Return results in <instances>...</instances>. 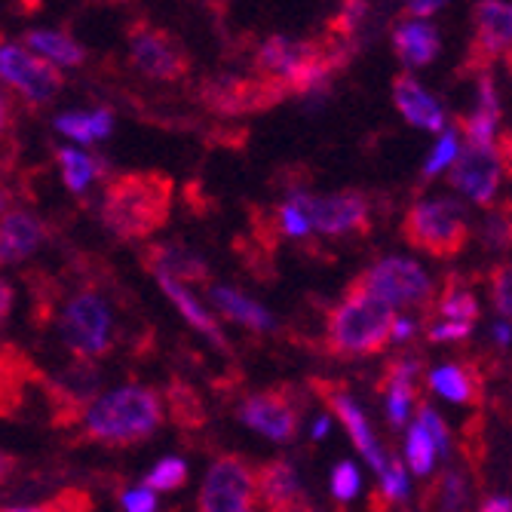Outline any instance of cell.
Returning <instances> with one entry per match:
<instances>
[{
	"label": "cell",
	"instance_id": "obj_1",
	"mask_svg": "<svg viewBox=\"0 0 512 512\" xmlns=\"http://www.w3.org/2000/svg\"><path fill=\"white\" fill-rule=\"evenodd\" d=\"M175 181L166 172L117 175L102 203V221L117 240H148L169 221Z\"/></svg>",
	"mask_w": 512,
	"mask_h": 512
},
{
	"label": "cell",
	"instance_id": "obj_2",
	"mask_svg": "<svg viewBox=\"0 0 512 512\" xmlns=\"http://www.w3.org/2000/svg\"><path fill=\"white\" fill-rule=\"evenodd\" d=\"M393 307L381 298L362 292L356 283L347 286V298L325 316V347L332 356L359 359L375 356L390 344L393 332Z\"/></svg>",
	"mask_w": 512,
	"mask_h": 512
},
{
	"label": "cell",
	"instance_id": "obj_3",
	"mask_svg": "<svg viewBox=\"0 0 512 512\" xmlns=\"http://www.w3.org/2000/svg\"><path fill=\"white\" fill-rule=\"evenodd\" d=\"M163 424V402L148 387H120L96 399L86 411L83 442L135 445L145 442Z\"/></svg>",
	"mask_w": 512,
	"mask_h": 512
},
{
	"label": "cell",
	"instance_id": "obj_4",
	"mask_svg": "<svg viewBox=\"0 0 512 512\" xmlns=\"http://www.w3.org/2000/svg\"><path fill=\"white\" fill-rule=\"evenodd\" d=\"M402 237L408 246L421 249L439 261L457 258L467 249L473 227L457 200H424L414 203L402 221Z\"/></svg>",
	"mask_w": 512,
	"mask_h": 512
},
{
	"label": "cell",
	"instance_id": "obj_5",
	"mask_svg": "<svg viewBox=\"0 0 512 512\" xmlns=\"http://www.w3.org/2000/svg\"><path fill=\"white\" fill-rule=\"evenodd\" d=\"M59 329L65 347L83 362L99 359L111 350V310L92 292H77L65 304Z\"/></svg>",
	"mask_w": 512,
	"mask_h": 512
},
{
	"label": "cell",
	"instance_id": "obj_6",
	"mask_svg": "<svg viewBox=\"0 0 512 512\" xmlns=\"http://www.w3.org/2000/svg\"><path fill=\"white\" fill-rule=\"evenodd\" d=\"M353 283L390 307H424L433 301L430 276L424 273L421 264H414L408 258H384L381 264L359 273Z\"/></svg>",
	"mask_w": 512,
	"mask_h": 512
},
{
	"label": "cell",
	"instance_id": "obj_7",
	"mask_svg": "<svg viewBox=\"0 0 512 512\" xmlns=\"http://www.w3.org/2000/svg\"><path fill=\"white\" fill-rule=\"evenodd\" d=\"M129 43L135 68L154 80H181L191 71V53L175 34L163 28L138 22L129 28Z\"/></svg>",
	"mask_w": 512,
	"mask_h": 512
},
{
	"label": "cell",
	"instance_id": "obj_8",
	"mask_svg": "<svg viewBox=\"0 0 512 512\" xmlns=\"http://www.w3.org/2000/svg\"><path fill=\"white\" fill-rule=\"evenodd\" d=\"M289 96L286 86L264 77H215L203 86V102L215 114H255Z\"/></svg>",
	"mask_w": 512,
	"mask_h": 512
},
{
	"label": "cell",
	"instance_id": "obj_9",
	"mask_svg": "<svg viewBox=\"0 0 512 512\" xmlns=\"http://www.w3.org/2000/svg\"><path fill=\"white\" fill-rule=\"evenodd\" d=\"M292 203L301 209L307 224L319 234L341 237V234H365L368 230V200L362 194L344 191L335 197H310L304 191L292 194Z\"/></svg>",
	"mask_w": 512,
	"mask_h": 512
},
{
	"label": "cell",
	"instance_id": "obj_10",
	"mask_svg": "<svg viewBox=\"0 0 512 512\" xmlns=\"http://www.w3.org/2000/svg\"><path fill=\"white\" fill-rule=\"evenodd\" d=\"M200 512H255V488H252V467L227 454L212 463L200 494Z\"/></svg>",
	"mask_w": 512,
	"mask_h": 512
},
{
	"label": "cell",
	"instance_id": "obj_11",
	"mask_svg": "<svg viewBox=\"0 0 512 512\" xmlns=\"http://www.w3.org/2000/svg\"><path fill=\"white\" fill-rule=\"evenodd\" d=\"M0 77H4L16 92H22L28 105H46L59 96L62 71L37 56H28L22 46H0Z\"/></svg>",
	"mask_w": 512,
	"mask_h": 512
},
{
	"label": "cell",
	"instance_id": "obj_12",
	"mask_svg": "<svg viewBox=\"0 0 512 512\" xmlns=\"http://www.w3.org/2000/svg\"><path fill=\"white\" fill-rule=\"evenodd\" d=\"M240 421L273 442H292L298 436V399L286 387L252 393L240 405Z\"/></svg>",
	"mask_w": 512,
	"mask_h": 512
},
{
	"label": "cell",
	"instance_id": "obj_13",
	"mask_svg": "<svg viewBox=\"0 0 512 512\" xmlns=\"http://www.w3.org/2000/svg\"><path fill=\"white\" fill-rule=\"evenodd\" d=\"M500 166H506V160L497 154L494 145H467L451 160L448 181L451 188L463 191L473 203L491 206L500 181Z\"/></svg>",
	"mask_w": 512,
	"mask_h": 512
},
{
	"label": "cell",
	"instance_id": "obj_14",
	"mask_svg": "<svg viewBox=\"0 0 512 512\" xmlns=\"http://www.w3.org/2000/svg\"><path fill=\"white\" fill-rule=\"evenodd\" d=\"M255 503L264 512H310V503L301 491L298 473L289 460H270L252 470Z\"/></svg>",
	"mask_w": 512,
	"mask_h": 512
},
{
	"label": "cell",
	"instance_id": "obj_15",
	"mask_svg": "<svg viewBox=\"0 0 512 512\" xmlns=\"http://www.w3.org/2000/svg\"><path fill=\"white\" fill-rule=\"evenodd\" d=\"M509 4H497V0H485L476 4V37L470 46L467 71H485L497 62V56L509 59Z\"/></svg>",
	"mask_w": 512,
	"mask_h": 512
},
{
	"label": "cell",
	"instance_id": "obj_16",
	"mask_svg": "<svg viewBox=\"0 0 512 512\" xmlns=\"http://www.w3.org/2000/svg\"><path fill=\"white\" fill-rule=\"evenodd\" d=\"M310 387L325 399V405H329V408L341 417V424L347 427V433H350V439L356 442V448L362 451V457L381 473V467H384V451L378 448L375 433H371V427H368V421H365L362 408H359L356 399L347 393V387H344V384H332V381H319V378H313Z\"/></svg>",
	"mask_w": 512,
	"mask_h": 512
},
{
	"label": "cell",
	"instance_id": "obj_17",
	"mask_svg": "<svg viewBox=\"0 0 512 512\" xmlns=\"http://www.w3.org/2000/svg\"><path fill=\"white\" fill-rule=\"evenodd\" d=\"M393 102H396V108L402 111V117L411 126H421V129H430V132L445 129L442 105L411 74H399L393 80Z\"/></svg>",
	"mask_w": 512,
	"mask_h": 512
},
{
	"label": "cell",
	"instance_id": "obj_18",
	"mask_svg": "<svg viewBox=\"0 0 512 512\" xmlns=\"http://www.w3.org/2000/svg\"><path fill=\"white\" fill-rule=\"evenodd\" d=\"M142 261L157 270V276L175 279V283H203L209 279V267L200 255H194L184 246H166V243H154L142 252Z\"/></svg>",
	"mask_w": 512,
	"mask_h": 512
},
{
	"label": "cell",
	"instance_id": "obj_19",
	"mask_svg": "<svg viewBox=\"0 0 512 512\" xmlns=\"http://www.w3.org/2000/svg\"><path fill=\"white\" fill-rule=\"evenodd\" d=\"M43 240V224L34 215L10 212L0 221V264H19L25 261Z\"/></svg>",
	"mask_w": 512,
	"mask_h": 512
},
{
	"label": "cell",
	"instance_id": "obj_20",
	"mask_svg": "<svg viewBox=\"0 0 512 512\" xmlns=\"http://www.w3.org/2000/svg\"><path fill=\"white\" fill-rule=\"evenodd\" d=\"M393 46H396V56L408 68H424L439 56L442 40H439V31L430 22L414 19V22H402L393 31Z\"/></svg>",
	"mask_w": 512,
	"mask_h": 512
},
{
	"label": "cell",
	"instance_id": "obj_21",
	"mask_svg": "<svg viewBox=\"0 0 512 512\" xmlns=\"http://www.w3.org/2000/svg\"><path fill=\"white\" fill-rule=\"evenodd\" d=\"M497 120H500V102H497L491 77L485 74L479 80V105L473 117H460V129L467 132V145H491V138L497 132Z\"/></svg>",
	"mask_w": 512,
	"mask_h": 512
},
{
	"label": "cell",
	"instance_id": "obj_22",
	"mask_svg": "<svg viewBox=\"0 0 512 512\" xmlns=\"http://www.w3.org/2000/svg\"><path fill=\"white\" fill-rule=\"evenodd\" d=\"M209 298H212V304H215L227 319H234V322L246 325V329H252V332H270V329H273V316H270L261 304H255V301H249L246 295H240L237 289L212 286V289H209Z\"/></svg>",
	"mask_w": 512,
	"mask_h": 512
},
{
	"label": "cell",
	"instance_id": "obj_23",
	"mask_svg": "<svg viewBox=\"0 0 512 512\" xmlns=\"http://www.w3.org/2000/svg\"><path fill=\"white\" fill-rule=\"evenodd\" d=\"M157 283H160V289L166 292V298L178 307V313L188 319L197 332H203L218 350H227V341H224V335H221V329H218V322L206 313V307H200L197 301H194V295L184 289L181 283H175V279H166V276H157Z\"/></svg>",
	"mask_w": 512,
	"mask_h": 512
},
{
	"label": "cell",
	"instance_id": "obj_24",
	"mask_svg": "<svg viewBox=\"0 0 512 512\" xmlns=\"http://www.w3.org/2000/svg\"><path fill=\"white\" fill-rule=\"evenodd\" d=\"M430 384H433L436 393H442L445 399L460 402V405H470V402L482 399V381H479L473 365H445V368H436L433 375H430Z\"/></svg>",
	"mask_w": 512,
	"mask_h": 512
},
{
	"label": "cell",
	"instance_id": "obj_25",
	"mask_svg": "<svg viewBox=\"0 0 512 512\" xmlns=\"http://www.w3.org/2000/svg\"><path fill=\"white\" fill-rule=\"evenodd\" d=\"M25 43H31V50L43 53L53 65H65V68L80 65L83 56H86L83 46L74 37L62 34V31H28Z\"/></svg>",
	"mask_w": 512,
	"mask_h": 512
},
{
	"label": "cell",
	"instance_id": "obj_26",
	"mask_svg": "<svg viewBox=\"0 0 512 512\" xmlns=\"http://www.w3.org/2000/svg\"><path fill=\"white\" fill-rule=\"evenodd\" d=\"M25 378H31L28 359L16 350H0V414H7L19 402Z\"/></svg>",
	"mask_w": 512,
	"mask_h": 512
},
{
	"label": "cell",
	"instance_id": "obj_27",
	"mask_svg": "<svg viewBox=\"0 0 512 512\" xmlns=\"http://www.w3.org/2000/svg\"><path fill=\"white\" fill-rule=\"evenodd\" d=\"M59 163H62V178L68 184V191L80 194L89 188V181L96 178V175H105V166H99V160H92L80 151H71V148H62L56 151Z\"/></svg>",
	"mask_w": 512,
	"mask_h": 512
},
{
	"label": "cell",
	"instance_id": "obj_28",
	"mask_svg": "<svg viewBox=\"0 0 512 512\" xmlns=\"http://www.w3.org/2000/svg\"><path fill=\"white\" fill-rule=\"evenodd\" d=\"M430 500L436 503L439 512H463L470 503V488H467V479H463L457 470H445L433 491H430Z\"/></svg>",
	"mask_w": 512,
	"mask_h": 512
},
{
	"label": "cell",
	"instance_id": "obj_29",
	"mask_svg": "<svg viewBox=\"0 0 512 512\" xmlns=\"http://www.w3.org/2000/svg\"><path fill=\"white\" fill-rule=\"evenodd\" d=\"M92 497L80 488H65L62 494H56L46 503H34V506H10L0 512H92Z\"/></svg>",
	"mask_w": 512,
	"mask_h": 512
},
{
	"label": "cell",
	"instance_id": "obj_30",
	"mask_svg": "<svg viewBox=\"0 0 512 512\" xmlns=\"http://www.w3.org/2000/svg\"><path fill=\"white\" fill-rule=\"evenodd\" d=\"M169 408H172L175 424H181V427H197V424H203L200 396L188 384H172L169 387Z\"/></svg>",
	"mask_w": 512,
	"mask_h": 512
},
{
	"label": "cell",
	"instance_id": "obj_31",
	"mask_svg": "<svg viewBox=\"0 0 512 512\" xmlns=\"http://www.w3.org/2000/svg\"><path fill=\"white\" fill-rule=\"evenodd\" d=\"M405 457H408V467H411L417 476H427V473L433 470L436 451H433V442L427 439V433L421 430V424L408 427V436H405Z\"/></svg>",
	"mask_w": 512,
	"mask_h": 512
},
{
	"label": "cell",
	"instance_id": "obj_32",
	"mask_svg": "<svg viewBox=\"0 0 512 512\" xmlns=\"http://www.w3.org/2000/svg\"><path fill=\"white\" fill-rule=\"evenodd\" d=\"M188 482V467H184L181 457H163L154 473L145 476V485L148 491H172V488H181Z\"/></svg>",
	"mask_w": 512,
	"mask_h": 512
},
{
	"label": "cell",
	"instance_id": "obj_33",
	"mask_svg": "<svg viewBox=\"0 0 512 512\" xmlns=\"http://www.w3.org/2000/svg\"><path fill=\"white\" fill-rule=\"evenodd\" d=\"M439 313H445L448 319H457V322H467V325H473V319L479 316V301H476V295L473 292H467V289H448L445 295H442V301H439Z\"/></svg>",
	"mask_w": 512,
	"mask_h": 512
},
{
	"label": "cell",
	"instance_id": "obj_34",
	"mask_svg": "<svg viewBox=\"0 0 512 512\" xmlns=\"http://www.w3.org/2000/svg\"><path fill=\"white\" fill-rule=\"evenodd\" d=\"M381 482H384V497H387V500H405V494H408V479H405L402 460H399L396 454H384Z\"/></svg>",
	"mask_w": 512,
	"mask_h": 512
},
{
	"label": "cell",
	"instance_id": "obj_35",
	"mask_svg": "<svg viewBox=\"0 0 512 512\" xmlns=\"http://www.w3.org/2000/svg\"><path fill=\"white\" fill-rule=\"evenodd\" d=\"M454 157H457V132H454V129H448V132L439 138V145H436V151L430 154V160H427L424 178H433V175L445 172V169L451 166V160H454Z\"/></svg>",
	"mask_w": 512,
	"mask_h": 512
},
{
	"label": "cell",
	"instance_id": "obj_36",
	"mask_svg": "<svg viewBox=\"0 0 512 512\" xmlns=\"http://www.w3.org/2000/svg\"><path fill=\"white\" fill-rule=\"evenodd\" d=\"M421 430L427 433V439L433 442V451H439V454H448V448H451V442H448V427L442 424V417L430 408V405H421Z\"/></svg>",
	"mask_w": 512,
	"mask_h": 512
},
{
	"label": "cell",
	"instance_id": "obj_37",
	"mask_svg": "<svg viewBox=\"0 0 512 512\" xmlns=\"http://www.w3.org/2000/svg\"><path fill=\"white\" fill-rule=\"evenodd\" d=\"M332 494L338 500H353L359 494V470L350 460L338 463V467L332 470Z\"/></svg>",
	"mask_w": 512,
	"mask_h": 512
},
{
	"label": "cell",
	"instance_id": "obj_38",
	"mask_svg": "<svg viewBox=\"0 0 512 512\" xmlns=\"http://www.w3.org/2000/svg\"><path fill=\"white\" fill-rule=\"evenodd\" d=\"M56 129H59V132H65V135H71L74 142H80V145H92V142H96V138H92L89 114H77V111L62 114V117L56 120Z\"/></svg>",
	"mask_w": 512,
	"mask_h": 512
},
{
	"label": "cell",
	"instance_id": "obj_39",
	"mask_svg": "<svg viewBox=\"0 0 512 512\" xmlns=\"http://www.w3.org/2000/svg\"><path fill=\"white\" fill-rule=\"evenodd\" d=\"M276 221H279V230H283V234H289V237H307L310 234L307 218L301 215V209L292 200L276 209Z\"/></svg>",
	"mask_w": 512,
	"mask_h": 512
},
{
	"label": "cell",
	"instance_id": "obj_40",
	"mask_svg": "<svg viewBox=\"0 0 512 512\" xmlns=\"http://www.w3.org/2000/svg\"><path fill=\"white\" fill-rule=\"evenodd\" d=\"M491 301H494V310L500 316H509L512 313V301H509V264H500L494 270V279H491Z\"/></svg>",
	"mask_w": 512,
	"mask_h": 512
},
{
	"label": "cell",
	"instance_id": "obj_41",
	"mask_svg": "<svg viewBox=\"0 0 512 512\" xmlns=\"http://www.w3.org/2000/svg\"><path fill=\"white\" fill-rule=\"evenodd\" d=\"M485 243H488V249H506L509 246V215H506V209L497 215H488V221H485Z\"/></svg>",
	"mask_w": 512,
	"mask_h": 512
},
{
	"label": "cell",
	"instance_id": "obj_42",
	"mask_svg": "<svg viewBox=\"0 0 512 512\" xmlns=\"http://www.w3.org/2000/svg\"><path fill=\"white\" fill-rule=\"evenodd\" d=\"M123 509L126 512H154L157 509V497L148 488H138V491H126L123 494Z\"/></svg>",
	"mask_w": 512,
	"mask_h": 512
},
{
	"label": "cell",
	"instance_id": "obj_43",
	"mask_svg": "<svg viewBox=\"0 0 512 512\" xmlns=\"http://www.w3.org/2000/svg\"><path fill=\"white\" fill-rule=\"evenodd\" d=\"M470 332H473V325H467V322H445V325L430 329V341H460Z\"/></svg>",
	"mask_w": 512,
	"mask_h": 512
},
{
	"label": "cell",
	"instance_id": "obj_44",
	"mask_svg": "<svg viewBox=\"0 0 512 512\" xmlns=\"http://www.w3.org/2000/svg\"><path fill=\"white\" fill-rule=\"evenodd\" d=\"M89 123H92V138H105V135H111V129H114V117H111V111H92L89 114Z\"/></svg>",
	"mask_w": 512,
	"mask_h": 512
},
{
	"label": "cell",
	"instance_id": "obj_45",
	"mask_svg": "<svg viewBox=\"0 0 512 512\" xmlns=\"http://www.w3.org/2000/svg\"><path fill=\"white\" fill-rule=\"evenodd\" d=\"M439 10H442L439 0H424V4H405V13L408 16H421V22H424V16H433Z\"/></svg>",
	"mask_w": 512,
	"mask_h": 512
},
{
	"label": "cell",
	"instance_id": "obj_46",
	"mask_svg": "<svg viewBox=\"0 0 512 512\" xmlns=\"http://www.w3.org/2000/svg\"><path fill=\"white\" fill-rule=\"evenodd\" d=\"M10 307H13V286L7 279H0V322L10 316Z\"/></svg>",
	"mask_w": 512,
	"mask_h": 512
},
{
	"label": "cell",
	"instance_id": "obj_47",
	"mask_svg": "<svg viewBox=\"0 0 512 512\" xmlns=\"http://www.w3.org/2000/svg\"><path fill=\"white\" fill-rule=\"evenodd\" d=\"M482 512H509V497H488L482 503Z\"/></svg>",
	"mask_w": 512,
	"mask_h": 512
},
{
	"label": "cell",
	"instance_id": "obj_48",
	"mask_svg": "<svg viewBox=\"0 0 512 512\" xmlns=\"http://www.w3.org/2000/svg\"><path fill=\"white\" fill-rule=\"evenodd\" d=\"M16 470V457L13 454H4V451H0V482H4L10 473Z\"/></svg>",
	"mask_w": 512,
	"mask_h": 512
},
{
	"label": "cell",
	"instance_id": "obj_49",
	"mask_svg": "<svg viewBox=\"0 0 512 512\" xmlns=\"http://www.w3.org/2000/svg\"><path fill=\"white\" fill-rule=\"evenodd\" d=\"M494 341H500V347L509 344V325H506V322H500L497 329H494Z\"/></svg>",
	"mask_w": 512,
	"mask_h": 512
},
{
	"label": "cell",
	"instance_id": "obj_50",
	"mask_svg": "<svg viewBox=\"0 0 512 512\" xmlns=\"http://www.w3.org/2000/svg\"><path fill=\"white\" fill-rule=\"evenodd\" d=\"M325 433H329V421H325V417H322V421H316V427H313V436H316V439H322Z\"/></svg>",
	"mask_w": 512,
	"mask_h": 512
},
{
	"label": "cell",
	"instance_id": "obj_51",
	"mask_svg": "<svg viewBox=\"0 0 512 512\" xmlns=\"http://www.w3.org/2000/svg\"><path fill=\"white\" fill-rule=\"evenodd\" d=\"M4 126H7V105L0 99V135H4Z\"/></svg>",
	"mask_w": 512,
	"mask_h": 512
},
{
	"label": "cell",
	"instance_id": "obj_52",
	"mask_svg": "<svg viewBox=\"0 0 512 512\" xmlns=\"http://www.w3.org/2000/svg\"><path fill=\"white\" fill-rule=\"evenodd\" d=\"M0 209H4V197H0Z\"/></svg>",
	"mask_w": 512,
	"mask_h": 512
}]
</instances>
